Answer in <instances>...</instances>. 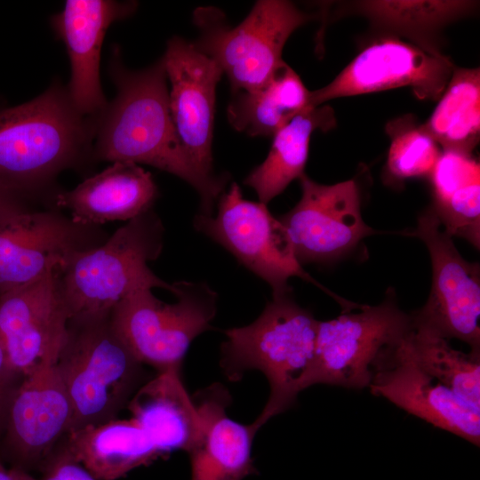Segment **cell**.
<instances>
[{
	"label": "cell",
	"mask_w": 480,
	"mask_h": 480,
	"mask_svg": "<svg viewBox=\"0 0 480 480\" xmlns=\"http://www.w3.org/2000/svg\"><path fill=\"white\" fill-rule=\"evenodd\" d=\"M455 68L439 50L396 37L365 47L327 85L309 92L316 108L337 98L410 87L422 100H439Z\"/></svg>",
	"instance_id": "11"
},
{
	"label": "cell",
	"mask_w": 480,
	"mask_h": 480,
	"mask_svg": "<svg viewBox=\"0 0 480 480\" xmlns=\"http://www.w3.org/2000/svg\"><path fill=\"white\" fill-rule=\"evenodd\" d=\"M19 376L12 368L4 344L0 336V431L4 424L8 403L15 389Z\"/></svg>",
	"instance_id": "31"
},
{
	"label": "cell",
	"mask_w": 480,
	"mask_h": 480,
	"mask_svg": "<svg viewBox=\"0 0 480 480\" xmlns=\"http://www.w3.org/2000/svg\"><path fill=\"white\" fill-rule=\"evenodd\" d=\"M432 208L444 231L480 246V166L471 155L443 151L431 174Z\"/></svg>",
	"instance_id": "24"
},
{
	"label": "cell",
	"mask_w": 480,
	"mask_h": 480,
	"mask_svg": "<svg viewBox=\"0 0 480 480\" xmlns=\"http://www.w3.org/2000/svg\"><path fill=\"white\" fill-rule=\"evenodd\" d=\"M42 480H97L84 466L64 450L44 465Z\"/></svg>",
	"instance_id": "30"
},
{
	"label": "cell",
	"mask_w": 480,
	"mask_h": 480,
	"mask_svg": "<svg viewBox=\"0 0 480 480\" xmlns=\"http://www.w3.org/2000/svg\"><path fill=\"white\" fill-rule=\"evenodd\" d=\"M194 227L264 280L271 287L273 296L291 293L288 281L297 276L332 296L345 310L355 306L324 287L303 269L279 219L271 214L267 204L244 199L236 182L220 196L216 214L198 213Z\"/></svg>",
	"instance_id": "8"
},
{
	"label": "cell",
	"mask_w": 480,
	"mask_h": 480,
	"mask_svg": "<svg viewBox=\"0 0 480 480\" xmlns=\"http://www.w3.org/2000/svg\"><path fill=\"white\" fill-rule=\"evenodd\" d=\"M164 234L161 219L149 210L127 221L101 244L76 255L60 272L70 320L109 316L136 291L162 288L172 293V284L148 266L162 252Z\"/></svg>",
	"instance_id": "4"
},
{
	"label": "cell",
	"mask_w": 480,
	"mask_h": 480,
	"mask_svg": "<svg viewBox=\"0 0 480 480\" xmlns=\"http://www.w3.org/2000/svg\"><path fill=\"white\" fill-rule=\"evenodd\" d=\"M477 4L461 0H370L356 2L355 9L380 28L438 50L432 43L434 34L476 10Z\"/></svg>",
	"instance_id": "27"
},
{
	"label": "cell",
	"mask_w": 480,
	"mask_h": 480,
	"mask_svg": "<svg viewBox=\"0 0 480 480\" xmlns=\"http://www.w3.org/2000/svg\"><path fill=\"white\" fill-rule=\"evenodd\" d=\"M428 250L432 286L425 305L411 314L413 328L436 337L457 339L480 353V268L466 260L429 207L412 234Z\"/></svg>",
	"instance_id": "10"
},
{
	"label": "cell",
	"mask_w": 480,
	"mask_h": 480,
	"mask_svg": "<svg viewBox=\"0 0 480 480\" xmlns=\"http://www.w3.org/2000/svg\"><path fill=\"white\" fill-rule=\"evenodd\" d=\"M158 188L151 173L139 164L115 162L71 190L60 192L55 204L76 223L98 227L126 220L152 210Z\"/></svg>",
	"instance_id": "20"
},
{
	"label": "cell",
	"mask_w": 480,
	"mask_h": 480,
	"mask_svg": "<svg viewBox=\"0 0 480 480\" xmlns=\"http://www.w3.org/2000/svg\"><path fill=\"white\" fill-rule=\"evenodd\" d=\"M421 125L443 151L471 155L480 134V69L455 68L435 110Z\"/></svg>",
	"instance_id": "26"
},
{
	"label": "cell",
	"mask_w": 480,
	"mask_h": 480,
	"mask_svg": "<svg viewBox=\"0 0 480 480\" xmlns=\"http://www.w3.org/2000/svg\"><path fill=\"white\" fill-rule=\"evenodd\" d=\"M0 480H36L25 470L11 468H5L0 461Z\"/></svg>",
	"instance_id": "33"
},
{
	"label": "cell",
	"mask_w": 480,
	"mask_h": 480,
	"mask_svg": "<svg viewBox=\"0 0 480 480\" xmlns=\"http://www.w3.org/2000/svg\"><path fill=\"white\" fill-rule=\"evenodd\" d=\"M28 210L24 197L0 187V223Z\"/></svg>",
	"instance_id": "32"
},
{
	"label": "cell",
	"mask_w": 480,
	"mask_h": 480,
	"mask_svg": "<svg viewBox=\"0 0 480 480\" xmlns=\"http://www.w3.org/2000/svg\"><path fill=\"white\" fill-rule=\"evenodd\" d=\"M61 270L0 295V336L10 364L20 377L58 361L70 315L60 286Z\"/></svg>",
	"instance_id": "14"
},
{
	"label": "cell",
	"mask_w": 480,
	"mask_h": 480,
	"mask_svg": "<svg viewBox=\"0 0 480 480\" xmlns=\"http://www.w3.org/2000/svg\"><path fill=\"white\" fill-rule=\"evenodd\" d=\"M57 365L73 411L69 432L115 419L141 378L142 364L113 329L110 315L70 320Z\"/></svg>",
	"instance_id": "5"
},
{
	"label": "cell",
	"mask_w": 480,
	"mask_h": 480,
	"mask_svg": "<svg viewBox=\"0 0 480 480\" xmlns=\"http://www.w3.org/2000/svg\"><path fill=\"white\" fill-rule=\"evenodd\" d=\"M173 303L136 291L110 313L113 329L136 359L159 371L182 366L192 341L212 329L218 294L204 282L172 284Z\"/></svg>",
	"instance_id": "7"
},
{
	"label": "cell",
	"mask_w": 480,
	"mask_h": 480,
	"mask_svg": "<svg viewBox=\"0 0 480 480\" xmlns=\"http://www.w3.org/2000/svg\"><path fill=\"white\" fill-rule=\"evenodd\" d=\"M180 370L171 367L157 372L128 402L131 419L163 455L178 450L188 452L200 434L198 409L185 388Z\"/></svg>",
	"instance_id": "21"
},
{
	"label": "cell",
	"mask_w": 480,
	"mask_h": 480,
	"mask_svg": "<svg viewBox=\"0 0 480 480\" xmlns=\"http://www.w3.org/2000/svg\"><path fill=\"white\" fill-rule=\"evenodd\" d=\"M358 310L318 321L308 388L316 384L368 388L382 354L412 329L411 314L400 308L392 289L379 305H362Z\"/></svg>",
	"instance_id": "9"
},
{
	"label": "cell",
	"mask_w": 480,
	"mask_h": 480,
	"mask_svg": "<svg viewBox=\"0 0 480 480\" xmlns=\"http://www.w3.org/2000/svg\"><path fill=\"white\" fill-rule=\"evenodd\" d=\"M162 59L171 84L170 111L179 139L194 165L202 173L214 176L215 92L223 72L192 42L180 36L169 39Z\"/></svg>",
	"instance_id": "15"
},
{
	"label": "cell",
	"mask_w": 480,
	"mask_h": 480,
	"mask_svg": "<svg viewBox=\"0 0 480 480\" xmlns=\"http://www.w3.org/2000/svg\"><path fill=\"white\" fill-rule=\"evenodd\" d=\"M8 403L4 444L14 467L37 463L68 433L73 411L57 362L32 369L21 377Z\"/></svg>",
	"instance_id": "16"
},
{
	"label": "cell",
	"mask_w": 480,
	"mask_h": 480,
	"mask_svg": "<svg viewBox=\"0 0 480 480\" xmlns=\"http://www.w3.org/2000/svg\"><path fill=\"white\" fill-rule=\"evenodd\" d=\"M318 320L300 307L292 292L273 296L250 324L228 329L220 348V366L230 380L250 370L264 374L269 396L251 424L257 432L274 416L292 406L308 388L313 365Z\"/></svg>",
	"instance_id": "3"
},
{
	"label": "cell",
	"mask_w": 480,
	"mask_h": 480,
	"mask_svg": "<svg viewBox=\"0 0 480 480\" xmlns=\"http://www.w3.org/2000/svg\"><path fill=\"white\" fill-rule=\"evenodd\" d=\"M97 227L53 210H28L0 223V295L54 270L106 240Z\"/></svg>",
	"instance_id": "12"
},
{
	"label": "cell",
	"mask_w": 480,
	"mask_h": 480,
	"mask_svg": "<svg viewBox=\"0 0 480 480\" xmlns=\"http://www.w3.org/2000/svg\"><path fill=\"white\" fill-rule=\"evenodd\" d=\"M404 338L376 364L368 387L372 394L479 446L480 410L421 370L409 356Z\"/></svg>",
	"instance_id": "17"
},
{
	"label": "cell",
	"mask_w": 480,
	"mask_h": 480,
	"mask_svg": "<svg viewBox=\"0 0 480 480\" xmlns=\"http://www.w3.org/2000/svg\"><path fill=\"white\" fill-rule=\"evenodd\" d=\"M309 92L284 61L260 88L233 92L227 108L231 126L249 136H274L296 116L310 108Z\"/></svg>",
	"instance_id": "25"
},
{
	"label": "cell",
	"mask_w": 480,
	"mask_h": 480,
	"mask_svg": "<svg viewBox=\"0 0 480 480\" xmlns=\"http://www.w3.org/2000/svg\"><path fill=\"white\" fill-rule=\"evenodd\" d=\"M404 345L421 370L480 410V353L457 350L449 340L413 326Z\"/></svg>",
	"instance_id": "28"
},
{
	"label": "cell",
	"mask_w": 480,
	"mask_h": 480,
	"mask_svg": "<svg viewBox=\"0 0 480 480\" xmlns=\"http://www.w3.org/2000/svg\"><path fill=\"white\" fill-rule=\"evenodd\" d=\"M299 180L300 201L278 219L300 264L336 260L377 233L364 221L356 180L324 185L306 174Z\"/></svg>",
	"instance_id": "13"
},
{
	"label": "cell",
	"mask_w": 480,
	"mask_h": 480,
	"mask_svg": "<svg viewBox=\"0 0 480 480\" xmlns=\"http://www.w3.org/2000/svg\"><path fill=\"white\" fill-rule=\"evenodd\" d=\"M334 124L335 117L330 107L307 108L276 132L267 157L246 176L244 184L256 192L260 203L267 204L292 180L305 174L314 132L328 131Z\"/></svg>",
	"instance_id": "23"
},
{
	"label": "cell",
	"mask_w": 480,
	"mask_h": 480,
	"mask_svg": "<svg viewBox=\"0 0 480 480\" xmlns=\"http://www.w3.org/2000/svg\"><path fill=\"white\" fill-rule=\"evenodd\" d=\"M63 449L97 480H116L163 456L131 418L71 431Z\"/></svg>",
	"instance_id": "22"
},
{
	"label": "cell",
	"mask_w": 480,
	"mask_h": 480,
	"mask_svg": "<svg viewBox=\"0 0 480 480\" xmlns=\"http://www.w3.org/2000/svg\"><path fill=\"white\" fill-rule=\"evenodd\" d=\"M389 133L392 139L387 160L388 172L402 180L430 176L442 152L422 125L396 126Z\"/></svg>",
	"instance_id": "29"
},
{
	"label": "cell",
	"mask_w": 480,
	"mask_h": 480,
	"mask_svg": "<svg viewBox=\"0 0 480 480\" xmlns=\"http://www.w3.org/2000/svg\"><path fill=\"white\" fill-rule=\"evenodd\" d=\"M201 420L200 434L188 452L190 480H243L254 475L252 444L256 432L229 418L228 390L213 384L193 397Z\"/></svg>",
	"instance_id": "19"
},
{
	"label": "cell",
	"mask_w": 480,
	"mask_h": 480,
	"mask_svg": "<svg viewBox=\"0 0 480 480\" xmlns=\"http://www.w3.org/2000/svg\"><path fill=\"white\" fill-rule=\"evenodd\" d=\"M314 17L290 1L260 0L241 23L230 27L221 10L199 7L193 13L199 36L192 44L219 65L232 92L253 91L284 62L291 35Z\"/></svg>",
	"instance_id": "6"
},
{
	"label": "cell",
	"mask_w": 480,
	"mask_h": 480,
	"mask_svg": "<svg viewBox=\"0 0 480 480\" xmlns=\"http://www.w3.org/2000/svg\"><path fill=\"white\" fill-rule=\"evenodd\" d=\"M116 95L95 117L92 159L144 164L188 182L200 198V214L212 216L228 177L208 176L192 163L176 132L164 60L131 70L118 47L109 63Z\"/></svg>",
	"instance_id": "1"
},
{
	"label": "cell",
	"mask_w": 480,
	"mask_h": 480,
	"mask_svg": "<svg viewBox=\"0 0 480 480\" xmlns=\"http://www.w3.org/2000/svg\"><path fill=\"white\" fill-rule=\"evenodd\" d=\"M95 117L82 115L59 82L36 98L0 110V187L20 196L92 158Z\"/></svg>",
	"instance_id": "2"
},
{
	"label": "cell",
	"mask_w": 480,
	"mask_h": 480,
	"mask_svg": "<svg viewBox=\"0 0 480 480\" xmlns=\"http://www.w3.org/2000/svg\"><path fill=\"white\" fill-rule=\"evenodd\" d=\"M137 6L133 1L68 0L64 9L51 19L70 60L69 98L85 116L96 117L108 105L100 80L106 31L113 22L131 16Z\"/></svg>",
	"instance_id": "18"
}]
</instances>
